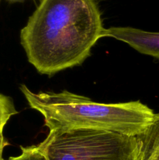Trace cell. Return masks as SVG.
Instances as JSON below:
<instances>
[{
	"mask_svg": "<svg viewBox=\"0 0 159 160\" xmlns=\"http://www.w3.org/2000/svg\"><path fill=\"white\" fill-rule=\"evenodd\" d=\"M104 31L96 0H41L20 43L37 71L51 76L81 65Z\"/></svg>",
	"mask_w": 159,
	"mask_h": 160,
	"instance_id": "1",
	"label": "cell"
},
{
	"mask_svg": "<svg viewBox=\"0 0 159 160\" xmlns=\"http://www.w3.org/2000/svg\"><path fill=\"white\" fill-rule=\"evenodd\" d=\"M20 89L50 131L96 129L137 136L151 124L155 114L140 101L100 103L68 91L35 93L25 84Z\"/></svg>",
	"mask_w": 159,
	"mask_h": 160,
	"instance_id": "2",
	"label": "cell"
},
{
	"mask_svg": "<svg viewBox=\"0 0 159 160\" xmlns=\"http://www.w3.org/2000/svg\"><path fill=\"white\" fill-rule=\"evenodd\" d=\"M37 146L48 160H138L137 136L104 130L50 131Z\"/></svg>",
	"mask_w": 159,
	"mask_h": 160,
	"instance_id": "3",
	"label": "cell"
},
{
	"mask_svg": "<svg viewBox=\"0 0 159 160\" xmlns=\"http://www.w3.org/2000/svg\"><path fill=\"white\" fill-rule=\"evenodd\" d=\"M103 37H110L128 44L139 52L159 59V32H150L131 27L104 28Z\"/></svg>",
	"mask_w": 159,
	"mask_h": 160,
	"instance_id": "4",
	"label": "cell"
},
{
	"mask_svg": "<svg viewBox=\"0 0 159 160\" xmlns=\"http://www.w3.org/2000/svg\"><path fill=\"white\" fill-rule=\"evenodd\" d=\"M138 160H159V112L151 124L137 136Z\"/></svg>",
	"mask_w": 159,
	"mask_h": 160,
	"instance_id": "5",
	"label": "cell"
},
{
	"mask_svg": "<svg viewBox=\"0 0 159 160\" xmlns=\"http://www.w3.org/2000/svg\"><path fill=\"white\" fill-rule=\"evenodd\" d=\"M17 113L12 98L0 93V131L4 129L9 119Z\"/></svg>",
	"mask_w": 159,
	"mask_h": 160,
	"instance_id": "6",
	"label": "cell"
},
{
	"mask_svg": "<svg viewBox=\"0 0 159 160\" xmlns=\"http://www.w3.org/2000/svg\"><path fill=\"white\" fill-rule=\"evenodd\" d=\"M21 153L17 156H12L3 160H48L39 150L37 145L23 147L20 146Z\"/></svg>",
	"mask_w": 159,
	"mask_h": 160,
	"instance_id": "7",
	"label": "cell"
},
{
	"mask_svg": "<svg viewBox=\"0 0 159 160\" xmlns=\"http://www.w3.org/2000/svg\"><path fill=\"white\" fill-rule=\"evenodd\" d=\"M7 145H9V142L6 140V138L3 135V130L0 131V160H3L2 153L3 150Z\"/></svg>",
	"mask_w": 159,
	"mask_h": 160,
	"instance_id": "8",
	"label": "cell"
},
{
	"mask_svg": "<svg viewBox=\"0 0 159 160\" xmlns=\"http://www.w3.org/2000/svg\"><path fill=\"white\" fill-rule=\"evenodd\" d=\"M6 1L9 3H16V2H23L26 1V0H6Z\"/></svg>",
	"mask_w": 159,
	"mask_h": 160,
	"instance_id": "9",
	"label": "cell"
},
{
	"mask_svg": "<svg viewBox=\"0 0 159 160\" xmlns=\"http://www.w3.org/2000/svg\"><path fill=\"white\" fill-rule=\"evenodd\" d=\"M0 2H1V0H0Z\"/></svg>",
	"mask_w": 159,
	"mask_h": 160,
	"instance_id": "10",
	"label": "cell"
}]
</instances>
